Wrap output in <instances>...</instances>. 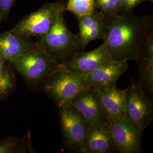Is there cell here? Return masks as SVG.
Returning a JSON list of instances; mask_svg holds the SVG:
<instances>
[{
    "label": "cell",
    "instance_id": "cell-10",
    "mask_svg": "<svg viewBox=\"0 0 153 153\" xmlns=\"http://www.w3.org/2000/svg\"><path fill=\"white\" fill-rule=\"evenodd\" d=\"M114 60L104 43L91 51L77 52L64 65L70 71L81 74L93 71Z\"/></svg>",
    "mask_w": 153,
    "mask_h": 153
},
{
    "label": "cell",
    "instance_id": "cell-7",
    "mask_svg": "<svg viewBox=\"0 0 153 153\" xmlns=\"http://www.w3.org/2000/svg\"><path fill=\"white\" fill-rule=\"evenodd\" d=\"M126 117L143 130L153 122L152 102L140 83L126 88Z\"/></svg>",
    "mask_w": 153,
    "mask_h": 153
},
{
    "label": "cell",
    "instance_id": "cell-24",
    "mask_svg": "<svg viewBox=\"0 0 153 153\" xmlns=\"http://www.w3.org/2000/svg\"><path fill=\"white\" fill-rule=\"evenodd\" d=\"M145 1H150V2H153V0H145Z\"/></svg>",
    "mask_w": 153,
    "mask_h": 153
},
{
    "label": "cell",
    "instance_id": "cell-8",
    "mask_svg": "<svg viewBox=\"0 0 153 153\" xmlns=\"http://www.w3.org/2000/svg\"><path fill=\"white\" fill-rule=\"evenodd\" d=\"M113 140L120 153H142L143 129L126 117L108 122Z\"/></svg>",
    "mask_w": 153,
    "mask_h": 153
},
{
    "label": "cell",
    "instance_id": "cell-23",
    "mask_svg": "<svg viewBox=\"0 0 153 153\" xmlns=\"http://www.w3.org/2000/svg\"><path fill=\"white\" fill-rule=\"evenodd\" d=\"M6 63V61L5 60V59L4 58L2 55H1V53H0V67L4 65Z\"/></svg>",
    "mask_w": 153,
    "mask_h": 153
},
{
    "label": "cell",
    "instance_id": "cell-19",
    "mask_svg": "<svg viewBox=\"0 0 153 153\" xmlns=\"http://www.w3.org/2000/svg\"><path fill=\"white\" fill-rule=\"evenodd\" d=\"M120 0H95L96 9L108 16L119 14Z\"/></svg>",
    "mask_w": 153,
    "mask_h": 153
},
{
    "label": "cell",
    "instance_id": "cell-14",
    "mask_svg": "<svg viewBox=\"0 0 153 153\" xmlns=\"http://www.w3.org/2000/svg\"><path fill=\"white\" fill-rule=\"evenodd\" d=\"M117 152L107 121L90 126L85 142L83 153H114Z\"/></svg>",
    "mask_w": 153,
    "mask_h": 153
},
{
    "label": "cell",
    "instance_id": "cell-4",
    "mask_svg": "<svg viewBox=\"0 0 153 153\" xmlns=\"http://www.w3.org/2000/svg\"><path fill=\"white\" fill-rule=\"evenodd\" d=\"M86 88L76 73L67 69L64 63L51 73L43 83L40 90L60 108L69 104Z\"/></svg>",
    "mask_w": 153,
    "mask_h": 153
},
{
    "label": "cell",
    "instance_id": "cell-13",
    "mask_svg": "<svg viewBox=\"0 0 153 153\" xmlns=\"http://www.w3.org/2000/svg\"><path fill=\"white\" fill-rule=\"evenodd\" d=\"M108 16L96 9L92 13L77 18L79 30L78 35L83 49L91 41L104 40L107 30Z\"/></svg>",
    "mask_w": 153,
    "mask_h": 153
},
{
    "label": "cell",
    "instance_id": "cell-2",
    "mask_svg": "<svg viewBox=\"0 0 153 153\" xmlns=\"http://www.w3.org/2000/svg\"><path fill=\"white\" fill-rule=\"evenodd\" d=\"M33 50L19 56L10 64L22 76L28 87L39 90L46 78L56 71L61 63L39 42Z\"/></svg>",
    "mask_w": 153,
    "mask_h": 153
},
{
    "label": "cell",
    "instance_id": "cell-21",
    "mask_svg": "<svg viewBox=\"0 0 153 153\" xmlns=\"http://www.w3.org/2000/svg\"><path fill=\"white\" fill-rule=\"evenodd\" d=\"M143 1H145V0H120L119 14L128 15L131 14L136 6Z\"/></svg>",
    "mask_w": 153,
    "mask_h": 153
},
{
    "label": "cell",
    "instance_id": "cell-11",
    "mask_svg": "<svg viewBox=\"0 0 153 153\" xmlns=\"http://www.w3.org/2000/svg\"><path fill=\"white\" fill-rule=\"evenodd\" d=\"M93 89L98 95L108 122L126 117V88L120 90L116 86H104Z\"/></svg>",
    "mask_w": 153,
    "mask_h": 153
},
{
    "label": "cell",
    "instance_id": "cell-12",
    "mask_svg": "<svg viewBox=\"0 0 153 153\" xmlns=\"http://www.w3.org/2000/svg\"><path fill=\"white\" fill-rule=\"evenodd\" d=\"M69 104L78 111L90 126L107 121L98 95L93 88H88L78 94Z\"/></svg>",
    "mask_w": 153,
    "mask_h": 153
},
{
    "label": "cell",
    "instance_id": "cell-16",
    "mask_svg": "<svg viewBox=\"0 0 153 153\" xmlns=\"http://www.w3.org/2000/svg\"><path fill=\"white\" fill-rule=\"evenodd\" d=\"M139 61L140 83L146 93H153V33L150 28L145 39Z\"/></svg>",
    "mask_w": 153,
    "mask_h": 153
},
{
    "label": "cell",
    "instance_id": "cell-1",
    "mask_svg": "<svg viewBox=\"0 0 153 153\" xmlns=\"http://www.w3.org/2000/svg\"><path fill=\"white\" fill-rule=\"evenodd\" d=\"M150 27L147 16L130 14L108 16L103 43L112 59L138 60Z\"/></svg>",
    "mask_w": 153,
    "mask_h": 153
},
{
    "label": "cell",
    "instance_id": "cell-18",
    "mask_svg": "<svg viewBox=\"0 0 153 153\" xmlns=\"http://www.w3.org/2000/svg\"><path fill=\"white\" fill-rule=\"evenodd\" d=\"M66 10L73 13L76 18L92 13L96 9L95 0H68Z\"/></svg>",
    "mask_w": 153,
    "mask_h": 153
},
{
    "label": "cell",
    "instance_id": "cell-5",
    "mask_svg": "<svg viewBox=\"0 0 153 153\" xmlns=\"http://www.w3.org/2000/svg\"><path fill=\"white\" fill-rule=\"evenodd\" d=\"M65 10V4L63 2L45 4L23 18L10 31L28 38H38L47 33L57 17Z\"/></svg>",
    "mask_w": 153,
    "mask_h": 153
},
{
    "label": "cell",
    "instance_id": "cell-20",
    "mask_svg": "<svg viewBox=\"0 0 153 153\" xmlns=\"http://www.w3.org/2000/svg\"><path fill=\"white\" fill-rule=\"evenodd\" d=\"M19 138L10 136L0 140V153H14L18 143Z\"/></svg>",
    "mask_w": 153,
    "mask_h": 153
},
{
    "label": "cell",
    "instance_id": "cell-9",
    "mask_svg": "<svg viewBox=\"0 0 153 153\" xmlns=\"http://www.w3.org/2000/svg\"><path fill=\"white\" fill-rule=\"evenodd\" d=\"M128 68V61L115 60L93 71L78 74V76L87 88H96L104 86H116L120 77Z\"/></svg>",
    "mask_w": 153,
    "mask_h": 153
},
{
    "label": "cell",
    "instance_id": "cell-3",
    "mask_svg": "<svg viewBox=\"0 0 153 153\" xmlns=\"http://www.w3.org/2000/svg\"><path fill=\"white\" fill-rule=\"evenodd\" d=\"M37 39L44 49L55 56L61 64L83 49L78 34L71 33L66 26L64 13L57 17L47 33Z\"/></svg>",
    "mask_w": 153,
    "mask_h": 153
},
{
    "label": "cell",
    "instance_id": "cell-22",
    "mask_svg": "<svg viewBox=\"0 0 153 153\" xmlns=\"http://www.w3.org/2000/svg\"><path fill=\"white\" fill-rule=\"evenodd\" d=\"M18 0H0V23L7 19L13 6Z\"/></svg>",
    "mask_w": 153,
    "mask_h": 153
},
{
    "label": "cell",
    "instance_id": "cell-17",
    "mask_svg": "<svg viewBox=\"0 0 153 153\" xmlns=\"http://www.w3.org/2000/svg\"><path fill=\"white\" fill-rule=\"evenodd\" d=\"M16 79L11 64L0 67V100L7 97L16 86Z\"/></svg>",
    "mask_w": 153,
    "mask_h": 153
},
{
    "label": "cell",
    "instance_id": "cell-15",
    "mask_svg": "<svg viewBox=\"0 0 153 153\" xmlns=\"http://www.w3.org/2000/svg\"><path fill=\"white\" fill-rule=\"evenodd\" d=\"M38 42L10 31L0 33V53L9 63L19 56L34 49Z\"/></svg>",
    "mask_w": 153,
    "mask_h": 153
},
{
    "label": "cell",
    "instance_id": "cell-6",
    "mask_svg": "<svg viewBox=\"0 0 153 153\" xmlns=\"http://www.w3.org/2000/svg\"><path fill=\"white\" fill-rule=\"evenodd\" d=\"M59 108L61 129L66 146L74 152L83 153L90 125L70 104H66Z\"/></svg>",
    "mask_w": 153,
    "mask_h": 153
}]
</instances>
